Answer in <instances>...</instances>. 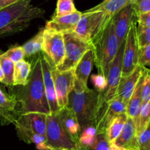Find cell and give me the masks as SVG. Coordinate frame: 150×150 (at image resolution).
Wrapping results in <instances>:
<instances>
[{"label": "cell", "instance_id": "6da1fadb", "mask_svg": "<svg viewBox=\"0 0 150 150\" xmlns=\"http://www.w3.org/2000/svg\"><path fill=\"white\" fill-rule=\"evenodd\" d=\"M18 86L21 87L13 94L18 101L16 113L18 116L29 112L51 114L44 88L40 54L33 63L26 85Z\"/></svg>", "mask_w": 150, "mask_h": 150}, {"label": "cell", "instance_id": "7a4b0ae2", "mask_svg": "<svg viewBox=\"0 0 150 150\" xmlns=\"http://www.w3.org/2000/svg\"><path fill=\"white\" fill-rule=\"evenodd\" d=\"M32 0H19L0 9V38L24 30L34 19H42L45 10L31 4Z\"/></svg>", "mask_w": 150, "mask_h": 150}, {"label": "cell", "instance_id": "3957f363", "mask_svg": "<svg viewBox=\"0 0 150 150\" xmlns=\"http://www.w3.org/2000/svg\"><path fill=\"white\" fill-rule=\"evenodd\" d=\"M98 103L99 93L75 79L74 88L69 94L67 107L76 116L80 125L81 132L87 126H95Z\"/></svg>", "mask_w": 150, "mask_h": 150}, {"label": "cell", "instance_id": "277c9868", "mask_svg": "<svg viewBox=\"0 0 150 150\" xmlns=\"http://www.w3.org/2000/svg\"><path fill=\"white\" fill-rule=\"evenodd\" d=\"M91 49L100 74L107 77L110 66L120 47L114 32L112 17L90 41Z\"/></svg>", "mask_w": 150, "mask_h": 150}, {"label": "cell", "instance_id": "5b68a950", "mask_svg": "<svg viewBox=\"0 0 150 150\" xmlns=\"http://www.w3.org/2000/svg\"><path fill=\"white\" fill-rule=\"evenodd\" d=\"M64 41V57L57 69L59 71L73 70L87 50L91 49V43L79 38L75 32L63 34Z\"/></svg>", "mask_w": 150, "mask_h": 150}, {"label": "cell", "instance_id": "8992f818", "mask_svg": "<svg viewBox=\"0 0 150 150\" xmlns=\"http://www.w3.org/2000/svg\"><path fill=\"white\" fill-rule=\"evenodd\" d=\"M45 137L49 146L78 150V144L64 129L58 113H51L46 116Z\"/></svg>", "mask_w": 150, "mask_h": 150}, {"label": "cell", "instance_id": "52a82bcc", "mask_svg": "<svg viewBox=\"0 0 150 150\" xmlns=\"http://www.w3.org/2000/svg\"><path fill=\"white\" fill-rule=\"evenodd\" d=\"M111 18L102 11L83 12L73 32L79 38L90 42Z\"/></svg>", "mask_w": 150, "mask_h": 150}, {"label": "cell", "instance_id": "ba28073f", "mask_svg": "<svg viewBox=\"0 0 150 150\" xmlns=\"http://www.w3.org/2000/svg\"><path fill=\"white\" fill-rule=\"evenodd\" d=\"M48 60L51 67V76L54 81L57 103L59 107L61 109L67 106L69 94L74 88L76 79L74 69L66 71H59L57 66H54L48 59Z\"/></svg>", "mask_w": 150, "mask_h": 150}, {"label": "cell", "instance_id": "9c48e42d", "mask_svg": "<svg viewBox=\"0 0 150 150\" xmlns=\"http://www.w3.org/2000/svg\"><path fill=\"white\" fill-rule=\"evenodd\" d=\"M136 16H135L130 24L125 39L121 78L130 75L139 65V47L136 38Z\"/></svg>", "mask_w": 150, "mask_h": 150}, {"label": "cell", "instance_id": "30bf717a", "mask_svg": "<svg viewBox=\"0 0 150 150\" xmlns=\"http://www.w3.org/2000/svg\"><path fill=\"white\" fill-rule=\"evenodd\" d=\"M42 51L54 66H59L64 57L63 34L44 28Z\"/></svg>", "mask_w": 150, "mask_h": 150}, {"label": "cell", "instance_id": "8fae6325", "mask_svg": "<svg viewBox=\"0 0 150 150\" xmlns=\"http://www.w3.org/2000/svg\"><path fill=\"white\" fill-rule=\"evenodd\" d=\"M126 109L127 104L118 96L105 102L97 116L95 124L97 134L105 133L107 126L111 120L118 115L126 113Z\"/></svg>", "mask_w": 150, "mask_h": 150}, {"label": "cell", "instance_id": "7c38bea8", "mask_svg": "<svg viewBox=\"0 0 150 150\" xmlns=\"http://www.w3.org/2000/svg\"><path fill=\"white\" fill-rule=\"evenodd\" d=\"M125 41L120 46L115 57L113 60L108 75H107V87L103 94L104 103L107 102L117 96V91L122 77V58L124 53Z\"/></svg>", "mask_w": 150, "mask_h": 150}, {"label": "cell", "instance_id": "4fadbf2b", "mask_svg": "<svg viewBox=\"0 0 150 150\" xmlns=\"http://www.w3.org/2000/svg\"><path fill=\"white\" fill-rule=\"evenodd\" d=\"M135 16L136 14L133 7L130 4L112 16L114 32L117 38L119 46L125 41L130 24Z\"/></svg>", "mask_w": 150, "mask_h": 150}, {"label": "cell", "instance_id": "5bb4252c", "mask_svg": "<svg viewBox=\"0 0 150 150\" xmlns=\"http://www.w3.org/2000/svg\"><path fill=\"white\" fill-rule=\"evenodd\" d=\"M40 55L41 66H42V78H43V85L45 88V95L48 100V106L51 113H58L60 108L58 106L56 96L55 88H54V81L51 76V67L48 59L44 55L43 52H40Z\"/></svg>", "mask_w": 150, "mask_h": 150}, {"label": "cell", "instance_id": "9a60e30c", "mask_svg": "<svg viewBox=\"0 0 150 150\" xmlns=\"http://www.w3.org/2000/svg\"><path fill=\"white\" fill-rule=\"evenodd\" d=\"M81 15V12L77 10L64 16H53L51 20L47 21L45 28L62 34L74 32Z\"/></svg>", "mask_w": 150, "mask_h": 150}, {"label": "cell", "instance_id": "2e32d148", "mask_svg": "<svg viewBox=\"0 0 150 150\" xmlns=\"http://www.w3.org/2000/svg\"><path fill=\"white\" fill-rule=\"evenodd\" d=\"M46 114L29 112L18 116L15 125H19L36 133L45 135L46 132Z\"/></svg>", "mask_w": 150, "mask_h": 150}, {"label": "cell", "instance_id": "e0dca14e", "mask_svg": "<svg viewBox=\"0 0 150 150\" xmlns=\"http://www.w3.org/2000/svg\"><path fill=\"white\" fill-rule=\"evenodd\" d=\"M145 67L138 65L134 71L125 77L121 78L118 88L117 91V96H120L126 104H127L136 85L142 76Z\"/></svg>", "mask_w": 150, "mask_h": 150}, {"label": "cell", "instance_id": "ac0fdd59", "mask_svg": "<svg viewBox=\"0 0 150 150\" xmlns=\"http://www.w3.org/2000/svg\"><path fill=\"white\" fill-rule=\"evenodd\" d=\"M114 145L122 149H139L138 144V132L136 124L131 118L127 120L118 138L114 142Z\"/></svg>", "mask_w": 150, "mask_h": 150}, {"label": "cell", "instance_id": "d6986e66", "mask_svg": "<svg viewBox=\"0 0 150 150\" xmlns=\"http://www.w3.org/2000/svg\"><path fill=\"white\" fill-rule=\"evenodd\" d=\"M149 73V69L146 67L144 69V71L136 85V88L129 100L127 104V109H126V113L127 114L128 117L131 118L134 121L136 124V129H137L138 124H139V116L140 113L141 108H142V85H143L144 80L146 75Z\"/></svg>", "mask_w": 150, "mask_h": 150}, {"label": "cell", "instance_id": "ffe728a7", "mask_svg": "<svg viewBox=\"0 0 150 150\" xmlns=\"http://www.w3.org/2000/svg\"><path fill=\"white\" fill-rule=\"evenodd\" d=\"M58 114L63 127L73 138V141L78 144L81 128L73 112L69 107H64L59 110Z\"/></svg>", "mask_w": 150, "mask_h": 150}, {"label": "cell", "instance_id": "44dd1931", "mask_svg": "<svg viewBox=\"0 0 150 150\" xmlns=\"http://www.w3.org/2000/svg\"><path fill=\"white\" fill-rule=\"evenodd\" d=\"M94 65V56L92 49L84 53L74 69L76 79L84 86H87V82Z\"/></svg>", "mask_w": 150, "mask_h": 150}, {"label": "cell", "instance_id": "7402d4cb", "mask_svg": "<svg viewBox=\"0 0 150 150\" xmlns=\"http://www.w3.org/2000/svg\"><path fill=\"white\" fill-rule=\"evenodd\" d=\"M18 137L26 144H34L38 150H49L46 137L29 130L19 125H15Z\"/></svg>", "mask_w": 150, "mask_h": 150}, {"label": "cell", "instance_id": "603a6c76", "mask_svg": "<svg viewBox=\"0 0 150 150\" xmlns=\"http://www.w3.org/2000/svg\"><path fill=\"white\" fill-rule=\"evenodd\" d=\"M133 0H106L85 12L102 11L112 17L122 9L132 4Z\"/></svg>", "mask_w": 150, "mask_h": 150}, {"label": "cell", "instance_id": "cb8c5ba5", "mask_svg": "<svg viewBox=\"0 0 150 150\" xmlns=\"http://www.w3.org/2000/svg\"><path fill=\"white\" fill-rule=\"evenodd\" d=\"M128 116L126 113H121L116 116L108 124L105 129V136L111 144H114L115 140L118 138L121 133L125 124L127 120Z\"/></svg>", "mask_w": 150, "mask_h": 150}, {"label": "cell", "instance_id": "d4e9b609", "mask_svg": "<svg viewBox=\"0 0 150 150\" xmlns=\"http://www.w3.org/2000/svg\"><path fill=\"white\" fill-rule=\"evenodd\" d=\"M31 71H32V65L29 62L21 60L15 63L13 86L26 85Z\"/></svg>", "mask_w": 150, "mask_h": 150}, {"label": "cell", "instance_id": "484cf974", "mask_svg": "<svg viewBox=\"0 0 150 150\" xmlns=\"http://www.w3.org/2000/svg\"><path fill=\"white\" fill-rule=\"evenodd\" d=\"M18 101L14 94L10 95L0 87V108L7 114L13 116L17 120L18 115L16 113Z\"/></svg>", "mask_w": 150, "mask_h": 150}, {"label": "cell", "instance_id": "4316f807", "mask_svg": "<svg viewBox=\"0 0 150 150\" xmlns=\"http://www.w3.org/2000/svg\"><path fill=\"white\" fill-rule=\"evenodd\" d=\"M43 31L44 29L40 30L33 38L22 46V48L24 51L25 57H30L42 51Z\"/></svg>", "mask_w": 150, "mask_h": 150}, {"label": "cell", "instance_id": "83f0119b", "mask_svg": "<svg viewBox=\"0 0 150 150\" xmlns=\"http://www.w3.org/2000/svg\"><path fill=\"white\" fill-rule=\"evenodd\" d=\"M96 135L95 126H89L83 129L78 140V150H85L93 145Z\"/></svg>", "mask_w": 150, "mask_h": 150}, {"label": "cell", "instance_id": "f1b7e54d", "mask_svg": "<svg viewBox=\"0 0 150 150\" xmlns=\"http://www.w3.org/2000/svg\"><path fill=\"white\" fill-rule=\"evenodd\" d=\"M0 63L4 76V79L1 82L9 87H13L15 63L7 57L2 55L1 52H0Z\"/></svg>", "mask_w": 150, "mask_h": 150}, {"label": "cell", "instance_id": "f546056e", "mask_svg": "<svg viewBox=\"0 0 150 150\" xmlns=\"http://www.w3.org/2000/svg\"><path fill=\"white\" fill-rule=\"evenodd\" d=\"M114 144H111L107 139L105 133H99L96 135L95 143L85 150H121Z\"/></svg>", "mask_w": 150, "mask_h": 150}, {"label": "cell", "instance_id": "4dcf8cb0", "mask_svg": "<svg viewBox=\"0 0 150 150\" xmlns=\"http://www.w3.org/2000/svg\"><path fill=\"white\" fill-rule=\"evenodd\" d=\"M150 122V101L142 106L139 116V124L137 126L138 135L148 126Z\"/></svg>", "mask_w": 150, "mask_h": 150}, {"label": "cell", "instance_id": "1f68e13d", "mask_svg": "<svg viewBox=\"0 0 150 150\" xmlns=\"http://www.w3.org/2000/svg\"><path fill=\"white\" fill-rule=\"evenodd\" d=\"M77 11L73 0H57V7L54 16H61Z\"/></svg>", "mask_w": 150, "mask_h": 150}, {"label": "cell", "instance_id": "d6a6232c", "mask_svg": "<svg viewBox=\"0 0 150 150\" xmlns=\"http://www.w3.org/2000/svg\"><path fill=\"white\" fill-rule=\"evenodd\" d=\"M136 38L139 49L150 44V27L136 26Z\"/></svg>", "mask_w": 150, "mask_h": 150}, {"label": "cell", "instance_id": "836d02e7", "mask_svg": "<svg viewBox=\"0 0 150 150\" xmlns=\"http://www.w3.org/2000/svg\"><path fill=\"white\" fill-rule=\"evenodd\" d=\"M1 54L2 55L5 56L7 58L11 60L14 63L23 60V57H25L24 51H23L22 46H14Z\"/></svg>", "mask_w": 150, "mask_h": 150}, {"label": "cell", "instance_id": "e575fe53", "mask_svg": "<svg viewBox=\"0 0 150 150\" xmlns=\"http://www.w3.org/2000/svg\"><path fill=\"white\" fill-rule=\"evenodd\" d=\"M138 144L140 150H150V123L147 127L138 135Z\"/></svg>", "mask_w": 150, "mask_h": 150}, {"label": "cell", "instance_id": "d590c367", "mask_svg": "<svg viewBox=\"0 0 150 150\" xmlns=\"http://www.w3.org/2000/svg\"><path fill=\"white\" fill-rule=\"evenodd\" d=\"M131 5L136 16L150 11V0H133Z\"/></svg>", "mask_w": 150, "mask_h": 150}, {"label": "cell", "instance_id": "8d00e7d4", "mask_svg": "<svg viewBox=\"0 0 150 150\" xmlns=\"http://www.w3.org/2000/svg\"><path fill=\"white\" fill-rule=\"evenodd\" d=\"M139 64L144 67L150 66V44L139 49Z\"/></svg>", "mask_w": 150, "mask_h": 150}, {"label": "cell", "instance_id": "74e56055", "mask_svg": "<svg viewBox=\"0 0 150 150\" xmlns=\"http://www.w3.org/2000/svg\"><path fill=\"white\" fill-rule=\"evenodd\" d=\"M142 106L150 101V75L149 73L146 75L144 80L142 90Z\"/></svg>", "mask_w": 150, "mask_h": 150}, {"label": "cell", "instance_id": "f35d334b", "mask_svg": "<svg viewBox=\"0 0 150 150\" xmlns=\"http://www.w3.org/2000/svg\"><path fill=\"white\" fill-rule=\"evenodd\" d=\"M138 25L142 27H150V11L136 16Z\"/></svg>", "mask_w": 150, "mask_h": 150}, {"label": "cell", "instance_id": "ab89813d", "mask_svg": "<svg viewBox=\"0 0 150 150\" xmlns=\"http://www.w3.org/2000/svg\"><path fill=\"white\" fill-rule=\"evenodd\" d=\"M16 121V119L15 118L7 114L5 112H4L0 108V123H1V125H8L10 124H14Z\"/></svg>", "mask_w": 150, "mask_h": 150}, {"label": "cell", "instance_id": "60d3db41", "mask_svg": "<svg viewBox=\"0 0 150 150\" xmlns=\"http://www.w3.org/2000/svg\"><path fill=\"white\" fill-rule=\"evenodd\" d=\"M18 1H19V0H0V9L11 5V4L17 2Z\"/></svg>", "mask_w": 150, "mask_h": 150}, {"label": "cell", "instance_id": "b9f144b4", "mask_svg": "<svg viewBox=\"0 0 150 150\" xmlns=\"http://www.w3.org/2000/svg\"><path fill=\"white\" fill-rule=\"evenodd\" d=\"M4 73H3V70H2V68H1V63H0V82H1L4 79Z\"/></svg>", "mask_w": 150, "mask_h": 150}, {"label": "cell", "instance_id": "7bdbcfd3", "mask_svg": "<svg viewBox=\"0 0 150 150\" xmlns=\"http://www.w3.org/2000/svg\"><path fill=\"white\" fill-rule=\"evenodd\" d=\"M48 149H49V150H74V149H64V148H56V147L49 146H48Z\"/></svg>", "mask_w": 150, "mask_h": 150}, {"label": "cell", "instance_id": "ee69618b", "mask_svg": "<svg viewBox=\"0 0 150 150\" xmlns=\"http://www.w3.org/2000/svg\"><path fill=\"white\" fill-rule=\"evenodd\" d=\"M121 150H140L139 149H123Z\"/></svg>", "mask_w": 150, "mask_h": 150}, {"label": "cell", "instance_id": "f6af8a7d", "mask_svg": "<svg viewBox=\"0 0 150 150\" xmlns=\"http://www.w3.org/2000/svg\"><path fill=\"white\" fill-rule=\"evenodd\" d=\"M149 74L150 75V70H149Z\"/></svg>", "mask_w": 150, "mask_h": 150}, {"label": "cell", "instance_id": "bcb514c9", "mask_svg": "<svg viewBox=\"0 0 150 150\" xmlns=\"http://www.w3.org/2000/svg\"><path fill=\"white\" fill-rule=\"evenodd\" d=\"M103 1H106V0H103Z\"/></svg>", "mask_w": 150, "mask_h": 150}, {"label": "cell", "instance_id": "7dc6e473", "mask_svg": "<svg viewBox=\"0 0 150 150\" xmlns=\"http://www.w3.org/2000/svg\"><path fill=\"white\" fill-rule=\"evenodd\" d=\"M149 123H150V122H149Z\"/></svg>", "mask_w": 150, "mask_h": 150}]
</instances>
